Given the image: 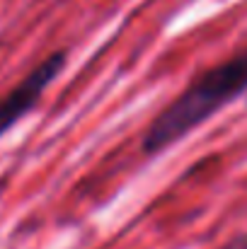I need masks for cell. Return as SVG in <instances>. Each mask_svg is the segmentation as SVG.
Instances as JSON below:
<instances>
[{"label":"cell","instance_id":"1","mask_svg":"<svg viewBox=\"0 0 247 249\" xmlns=\"http://www.w3.org/2000/svg\"><path fill=\"white\" fill-rule=\"evenodd\" d=\"M243 94H247V46L196 75L165 107L143 136V153L153 158L167 150Z\"/></svg>","mask_w":247,"mask_h":249},{"label":"cell","instance_id":"2","mask_svg":"<svg viewBox=\"0 0 247 249\" xmlns=\"http://www.w3.org/2000/svg\"><path fill=\"white\" fill-rule=\"evenodd\" d=\"M63 68H66V51H56L49 58H44L24 80H19L5 97H0V136L7 133L19 119H24L39 104L41 94L61 75Z\"/></svg>","mask_w":247,"mask_h":249}]
</instances>
